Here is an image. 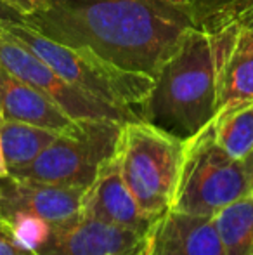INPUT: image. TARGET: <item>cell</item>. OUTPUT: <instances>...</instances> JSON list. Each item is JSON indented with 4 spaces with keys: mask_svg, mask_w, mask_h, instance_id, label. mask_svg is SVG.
I'll list each match as a JSON object with an SVG mask.
<instances>
[{
    "mask_svg": "<svg viewBox=\"0 0 253 255\" xmlns=\"http://www.w3.org/2000/svg\"><path fill=\"white\" fill-rule=\"evenodd\" d=\"M24 24L68 47H88L155 78L182 35L198 26L173 0H45Z\"/></svg>",
    "mask_w": 253,
    "mask_h": 255,
    "instance_id": "cell-1",
    "label": "cell"
},
{
    "mask_svg": "<svg viewBox=\"0 0 253 255\" xmlns=\"http://www.w3.org/2000/svg\"><path fill=\"white\" fill-rule=\"evenodd\" d=\"M222 38L219 30L189 28L160 68L141 104V120L191 137L213 120L219 103Z\"/></svg>",
    "mask_w": 253,
    "mask_h": 255,
    "instance_id": "cell-2",
    "label": "cell"
},
{
    "mask_svg": "<svg viewBox=\"0 0 253 255\" xmlns=\"http://www.w3.org/2000/svg\"><path fill=\"white\" fill-rule=\"evenodd\" d=\"M2 31L33 51L68 84L111 106L137 113L155 84L148 75L123 70L88 47H68L51 40L24 23H9Z\"/></svg>",
    "mask_w": 253,
    "mask_h": 255,
    "instance_id": "cell-3",
    "label": "cell"
},
{
    "mask_svg": "<svg viewBox=\"0 0 253 255\" xmlns=\"http://www.w3.org/2000/svg\"><path fill=\"white\" fill-rule=\"evenodd\" d=\"M186 137L144 120L122 127L118 160L128 189L146 217L156 221L172 208L184 161Z\"/></svg>",
    "mask_w": 253,
    "mask_h": 255,
    "instance_id": "cell-4",
    "label": "cell"
},
{
    "mask_svg": "<svg viewBox=\"0 0 253 255\" xmlns=\"http://www.w3.org/2000/svg\"><path fill=\"white\" fill-rule=\"evenodd\" d=\"M253 195V153L234 158L217 144L212 124L186 137L182 170L172 208L213 217L227 205Z\"/></svg>",
    "mask_w": 253,
    "mask_h": 255,
    "instance_id": "cell-5",
    "label": "cell"
},
{
    "mask_svg": "<svg viewBox=\"0 0 253 255\" xmlns=\"http://www.w3.org/2000/svg\"><path fill=\"white\" fill-rule=\"evenodd\" d=\"M122 127L115 120H80V130L59 134L37 160L9 175L85 191L118 153Z\"/></svg>",
    "mask_w": 253,
    "mask_h": 255,
    "instance_id": "cell-6",
    "label": "cell"
},
{
    "mask_svg": "<svg viewBox=\"0 0 253 255\" xmlns=\"http://www.w3.org/2000/svg\"><path fill=\"white\" fill-rule=\"evenodd\" d=\"M0 66L49 96L75 120H115L120 124L141 120L135 111L99 101L68 84L33 51L3 31L0 33Z\"/></svg>",
    "mask_w": 253,
    "mask_h": 255,
    "instance_id": "cell-7",
    "label": "cell"
},
{
    "mask_svg": "<svg viewBox=\"0 0 253 255\" xmlns=\"http://www.w3.org/2000/svg\"><path fill=\"white\" fill-rule=\"evenodd\" d=\"M148 235L77 215L51 226V233L37 249V255H139Z\"/></svg>",
    "mask_w": 253,
    "mask_h": 255,
    "instance_id": "cell-8",
    "label": "cell"
},
{
    "mask_svg": "<svg viewBox=\"0 0 253 255\" xmlns=\"http://www.w3.org/2000/svg\"><path fill=\"white\" fill-rule=\"evenodd\" d=\"M80 215L141 235H148L155 224V221L146 217L135 196L128 189L120 168L118 153L101 168L95 181L84 191Z\"/></svg>",
    "mask_w": 253,
    "mask_h": 255,
    "instance_id": "cell-9",
    "label": "cell"
},
{
    "mask_svg": "<svg viewBox=\"0 0 253 255\" xmlns=\"http://www.w3.org/2000/svg\"><path fill=\"white\" fill-rule=\"evenodd\" d=\"M82 196L84 189L7 175L0 179V217L26 214L59 224L80 215Z\"/></svg>",
    "mask_w": 253,
    "mask_h": 255,
    "instance_id": "cell-10",
    "label": "cell"
},
{
    "mask_svg": "<svg viewBox=\"0 0 253 255\" xmlns=\"http://www.w3.org/2000/svg\"><path fill=\"white\" fill-rule=\"evenodd\" d=\"M146 255H226L212 217L167 210L148 233Z\"/></svg>",
    "mask_w": 253,
    "mask_h": 255,
    "instance_id": "cell-11",
    "label": "cell"
},
{
    "mask_svg": "<svg viewBox=\"0 0 253 255\" xmlns=\"http://www.w3.org/2000/svg\"><path fill=\"white\" fill-rule=\"evenodd\" d=\"M0 118L51 128L59 134L80 130V120L71 118L49 96L0 66Z\"/></svg>",
    "mask_w": 253,
    "mask_h": 255,
    "instance_id": "cell-12",
    "label": "cell"
},
{
    "mask_svg": "<svg viewBox=\"0 0 253 255\" xmlns=\"http://www.w3.org/2000/svg\"><path fill=\"white\" fill-rule=\"evenodd\" d=\"M217 30L222 38L217 108L253 99V30L238 23H227Z\"/></svg>",
    "mask_w": 253,
    "mask_h": 255,
    "instance_id": "cell-13",
    "label": "cell"
},
{
    "mask_svg": "<svg viewBox=\"0 0 253 255\" xmlns=\"http://www.w3.org/2000/svg\"><path fill=\"white\" fill-rule=\"evenodd\" d=\"M59 132L17 120L0 118V137L9 174L30 165L54 141Z\"/></svg>",
    "mask_w": 253,
    "mask_h": 255,
    "instance_id": "cell-14",
    "label": "cell"
},
{
    "mask_svg": "<svg viewBox=\"0 0 253 255\" xmlns=\"http://www.w3.org/2000/svg\"><path fill=\"white\" fill-rule=\"evenodd\" d=\"M212 124L217 144L234 158L253 153V99L224 104Z\"/></svg>",
    "mask_w": 253,
    "mask_h": 255,
    "instance_id": "cell-15",
    "label": "cell"
},
{
    "mask_svg": "<svg viewBox=\"0 0 253 255\" xmlns=\"http://www.w3.org/2000/svg\"><path fill=\"white\" fill-rule=\"evenodd\" d=\"M212 219L226 255H253V195L224 207Z\"/></svg>",
    "mask_w": 253,
    "mask_h": 255,
    "instance_id": "cell-16",
    "label": "cell"
},
{
    "mask_svg": "<svg viewBox=\"0 0 253 255\" xmlns=\"http://www.w3.org/2000/svg\"><path fill=\"white\" fill-rule=\"evenodd\" d=\"M51 226L44 219L26 214H12L0 217V228L21 247L37 252V249L45 242L51 233Z\"/></svg>",
    "mask_w": 253,
    "mask_h": 255,
    "instance_id": "cell-17",
    "label": "cell"
},
{
    "mask_svg": "<svg viewBox=\"0 0 253 255\" xmlns=\"http://www.w3.org/2000/svg\"><path fill=\"white\" fill-rule=\"evenodd\" d=\"M173 2L189 10L199 28L217 30L222 26L224 17L234 0H173Z\"/></svg>",
    "mask_w": 253,
    "mask_h": 255,
    "instance_id": "cell-18",
    "label": "cell"
},
{
    "mask_svg": "<svg viewBox=\"0 0 253 255\" xmlns=\"http://www.w3.org/2000/svg\"><path fill=\"white\" fill-rule=\"evenodd\" d=\"M0 255H37L31 250L16 243L2 228H0Z\"/></svg>",
    "mask_w": 253,
    "mask_h": 255,
    "instance_id": "cell-19",
    "label": "cell"
},
{
    "mask_svg": "<svg viewBox=\"0 0 253 255\" xmlns=\"http://www.w3.org/2000/svg\"><path fill=\"white\" fill-rule=\"evenodd\" d=\"M0 2L7 3L9 7L16 9L17 12H21L26 17V16H30V14H33L35 10L40 9L45 0H0Z\"/></svg>",
    "mask_w": 253,
    "mask_h": 255,
    "instance_id": "cell-20",
    "label": "cell"
},
{
    "mask_svg": "<svg viewBox=\"0 0 253 255\" xmlns=\"http://www.w3.org/2000/svg\"><path fill=\"white\" fill-rule=\"evenodd\" d=\"M9 23H24V16L21 12H17L16 9L9 7L7 3L0 2V31Z\"/></svg>",
    "mask_w": 253,
    "mask_h": 255,
    "instance_id": "cell-21",
    "label": "cell"
},
{
    "mask_svg": "<svg viewBox=\"0 0 253 255\" xmlns=\"http://www.w3.org/2000/svg\"><path fill=\"white\" fill-rule=\"evenodd\" d=\"M233 23H238L240 26H245V28H250V30H253V12L243 14V16H240L236 21H233Z\"/></svg>",
    "mask_w": 253,
    "mask_h": 255,
    "instance_id": "cell-22",
    "label": "cell"
},
{
    "mask_svg": "<svg viewBox=\"0 0 253 255\" xmlns=\"http://www.w3.org/2000/svg\"><path fill=\"white\" fill-rule=\"evenodd\" d=\"M9 175V168L5 163V156H3V148H2V137H0V179Z\"/></svg>",
    "mask_w": 253,
    "mask_h": 255,
    "instance_id": "cell-23",
    "label": "cell"
},
{
    "mask_svg": "<svg viewBox=\"0 0 253 255\" xmlns=\"http://www.w3.org/2000/svg\"><path fill=\"white\" fill-rule=\"evenodd\" d=\"M139 255H146V249H144V252H141V254H139Z\"/></svg>",
    "mask_w": 253,
    "mask_h": 255,
    "instance_id": "cell-24",
    "label": "cell"
}]
</instances>
